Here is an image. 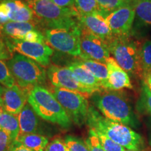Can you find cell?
<instances>
[{"mask_svg":"<svg viewBox=\"0 0 151 151\" xmlns=\"http://www.w3.org/2000/svg\"><path fill=\"white\" fill-rule=\"evenodd\" d=\"M29 91L16 84L11 88H4V109L6 112L18 116L26 104Z\"/></svg>","mask_w":151,"mask_h":151,"instance_id":"obj_15","label":"cell"},{"mask_svg":"<svg viewBox=\"0 0 151 151\" xmlns=\"http://www.w3.org/2000/svg\"><path fill=\"white\" fill-rule=\"evenodd\" d=\"M140 61L143 78L151 71V40L145 41L141 47Z\"/></svg>","mask_w":151,"mask_h":151,"instance_id":"obj_25","label":"cell"},{"mask_svg":"<svg viewBox=\"0 0 151 151\" xmlns=\"http://www.w3.org/2000/svg\"><path fill=\"white\" fill-rule=\"evenodd\" d=\"M27 101L36 113L43 120L65 129L70 127L71 121L65 109L52 92L45 87L37 86L30 89Z\"/></svg>","mask_w":151,"mask_h":151,"instance_id":"obj_4","label":"cell"},{"mask_svg":"<svg viewBox=\"0 0 151 151\" xmlns=\"http://www.w3.org/2000/svg\"><path fill=\"white\" fill-rule=\"evenodd\" d=\"M86 122L90 129L103 134L128 150L139 151L142 148L143 140L139 134L127 125L105 118L93 106L89 107Z\"/></svg>","mask_w":151,"mask_h":151,"instance_id":"obj_2","label":"cell"},{"mask_svg":"<svg viewBox=\"0 0 151 151\" xmlns=\"http://www.w3.org/2000/svg\"><path fill=\"white\" fill-rule=\"evenodd\" d=\"M10 51L22 55L35 60L43 67L50 65L53 50L46 43L29 42L22 39L1 37Z\"/></svg>","mask_w":151,"mask_h":151,"instance_id":"obj_9","label":"cell"},{"mask_svg":"<svg viewBox=\"0 0 151 151\" xmlns=\"http://www.w3.org/2000/svg\"><path fill=\"white\" fill-rule=\"evenodd\" d=\"M55 4L61 8L75 9L74 0H51Z\"/></svg>","mask_w":151,"mask_h":151,"instance_id":"obj_36","label":"cell"},{"mask_svg":"<svg viewBox=\"0 0 151 151\" xmlns=\"http://www.w3.org/2000/svg\"><path fill=\"white\" fill-rule=\"evenodd\" d=\"M150 72H151V71H150Z\"/></svg>","mask_w":151,"mask_h":151,"instance_id":"obj_45","label":"cell"},{"mask_svg":"<svg viewBox=\"0 0 151 151\" xmlns=\"http://www.w3.org/2000/svg\"><path fill=\"white\" fill-rule=\"evenodd\" d=\"M14 141L6 132L0 129V151H12Z\"/></svg>","mask_w":151,"mask_h":151,"instance_id":"obj_32","label":"cell"},{"mask_svg":"<svg viewBox=\"0 0 151 151\" xmlns=\"http://www.w3.org/2000/svg\"><path fill=\"white\" fill-rule=\"evenodd\" d=\"M31 21L37 22V19L24 0H3L0 1L1 24L8 22Z\"/></svg>","mask_w":151,"mask_h":151,"instance_id":"obj_12","label":"cell"},{"mask_svg":"<svg viewBox=\"0 0 151 151\" xmlns=\"http://www.w3.org/2000/svg\"><path fill=\"white\" fill-rule=\"evenodd\" d=\"M3 1V0H0V1Z\"/></svg>","mask_w":151,"mask_h":151,"instance_id":"obj_44","label":"cell"},{"mask_svg":"<svg viewBox=\"0 0 151 151\" xmlns=\"http://www.w3.org/2000/svg\"><path fill=\"white\" fill-rule=\"evenodd\" d=\"M92 130V129H91ZM93 131V130H92ZM94 132V131H93ZM101 143V146L106 151H125V148L120 146L118 143L113 141L112 139H109L106 136L104 135L103 134L99 132H94Z\"/></svg>","mask_w":151,"mask_h":151,"instance_id":"obj_27","label":"cell"},{"mask_svg":"<svg viewBox=\"0 0 151 151\" xmlns=\"http://www.w3.org/2000/svg\"><path fill=\"white\" fill-rule=\"evenodd\" d=\"M13 53L10 51L4 41L0 37V60H9L13 57Z\"/></svg>","mask_w":151,"mask_h":151,"instance_id":"obj_35","label":"cell"},{"mask_svg":"<svg viewBox=\"0 0 151 151\" xmlns=\"http://www.w3.org/2000/svg\"><path fill=\"white\" fill-rule=\"evenodd\" d=\"M15 82L6 62L0 60V83L6 88H11L14 86Z\"/></svg>","mask_w":151,"mask_h":151,"instance_id":"obj_29","label":"cell"},{"mask_svg":"<svg viewBox=\"0 0 151 151\" xmlns=\"http://www.w3.org/2000/svg\"><path fill=\"white\" fill-rule=\"evenodd\" d=\"M90 100L105 118L129 127L139 126V120L122 92L104 90L92 94Z\"/></svg>","mask_w":151,"mask_h":151,"instance_id":"obj_1","label":"cell"},{"mask_svg":"<svg viewBox=\"0 0 151 151\" xmlns=\"http://www.w3.org/2000/svg\"><path fill=\"white\" fill-rule=\"evenodd\" d=\"M106 65L108 69L109 77L105 90L119 91L123 88L133 89L129 75L117 63L114 58L110 57Z\"/></svg>","mask_w":151,"mask_h":151,"instance_id":"obj_16","label":"cell"},{"mask_svg":"<svg viewBox=\"0 0 151 151\" xmlns=\"http://www.w3.org/2000/svg\"><path fill=\"white\" fill-rule=\"evenodd\" d=\"M3 91L4 88L0 85V106L3 107Z\"/></svg>","mask_w":151,"mask_h":151,"instance_id":"obj_39","label":"cell"},{"mask_svg":"<svg viewBox=\"0 0 151 151\" xmlns=\"http://www.w3.org/2000/svg\"><path fill=\"white\" fill-rule=\"evenodd\" d=\"M1 24H0V37H1Z\"/></svg>","mask_w":151,"mask_h":151,"instance_id":"obj_41","label":"cell"},{"mask_svg":"<svg viewBox=\"0 0 151 151\" xmlns=\"http://www.w3.org/2000/svg\"><path fill=\"white\" fill-rule=\"evenodd\" d=\"M0 129L6 132L14 141L20 134L18 116L6 112L4 109L0 111Z\"/></svg>","mask_w":151,"mask_h":151,"instance_id":"obj_22","label":"cell"},{"mask_svg":"<svg viewBox=\"0 0 151 151\" xmlns=\"http://www.w3.org/2000/svg\"><path fill=\"white\" fill-rule=\"evenodd\" d=\"M110 53L117 63L129 76H141L140 50L137 43L129 36L113 37L107 43Z\"/></svg>","mask_w":151,"mask_h":151,"instance_id":"obj_6","label":"cell"},{"mask_svg":"<svg viewBox=\"0 0 151 151\" xmlns=\"http://www.w3.org/2000/svg\"><path fill=\"white\" fill-rule=\"evenodd\" d=\"M67 68L73 73L79 83L89 90L92 94L104 90L101 83L89 71L83 67L78 60L69 63Z\"/></svg>","mask_w":151,"mask_h":151,"instance_id":"obj_17","label":"cell"},{"mask_svg":"<svg viewBox=\"0 0 151 151\" xmlns=\"http://www.w3.org/2000/svg\"><path fill=\"white\" fill-rule=\"evenodd\" d=\"M79 25L108 43L114 37L104 17L99 14L77 16Z\"/></svg>","mask_w":151,"mask_h":151,"instance_id":"obj_14","label":"cell"},{"mask_svg":"<svg viewBox=\"0 0 151 151\" xmlns=\"http://www.w3.org/2000/svg\"><path fill=\"white\" fill-rule=\"evenodd\" d=\"M43 35L50 48L71 56H80V25L71 29H46Z\"/></svg>","mask_w":151,"mask_h":151,"instance_id":"obj_8","label":"cell"},{"mask_svg":"<svg viewBox=\"0 0 151 151\" xmlns=\"http://www.w3.org/2000/svg\"><path fill=\"white\" fill-rule=\"evenodd\" d=\"M47 76L55 88L80 92L86 97L92 94L89 90L79 83L73 73L67 67L50 66L47 70Z\"/></svg>","mask_w":151,"mask_h":151,"instance_id":"obj_13","label":"cell"},{"mask_svg":"<svg viewBox=\"0 0 151 151\" xmlns=\"http://www.w3.org/2000/svg\"><path fill=\"white\" fill-rule=\"evenodd\" d=\"M78 62L83 67L89 71L101 83V86L104 90L109 77V71L106 65L91 60L80 59Z\"/></svg>","mask_w":151,"mask_h":151,"instance_id":"obj_21","label":"cell"},{"mask_svg":"<svg viewBox=\"0 0 151 151\" xmlns=\"http://www.w3.org/2000/svg\"><path fill=\"white\" fill-rule=\"evenodd\" d=\"M16 141L34 151H45L48 144V138L39 134H20Z\"/></svg>","mask_w":151,"mask_h":151,"instance_id":"obj_20","label":"cell"},{"mask_svg":"<svg viewBox=\"0 0 151 151\" xmlns=\"http://www.w3.org/2000/svg\"><path fill=\"white\" fill-rule=\"evenodd\" d=\"M65 143L70 151H90L86 141L73 136H67L65 137Z\"/></svg>","mask_w":151,"mask_h":151,"instance_id":"obj_28","label":"cell"},{"mask_svg":"<svg viewBox=\"0 0 151 151\" xmlns=\"http://www.w3.org/2000/svg\"><path fill=\"white\" fill-rule=\"evenodd\" d=\"M41 27L37 21L31 22H8L1 24V37L23 39L24 36L35 29Z\"/></svg>","mask_w":151,"mask_h":151,"instance_id":"obj_18","label":"cell"},{"mask_svg":"<svg viewBox=\"0 0 151 151\" xmlns=\"http://www.w3.org/2000/svg\"><path fill=\"white\" fill-rule=\"evenodd\" d=\"M12 151H34L30 150V149L26 148L24 146H22L20 143H19L18 141L16 140L14 141V146H13Z\"/></svg>","mask_w":151,"mask_h":151,"instance_id":"obj_37","label":"cell"},{"mask_svg":"<svg viewBox=\"0 0 151 151\" xmlns=\"http://www.w3.org/2000/svg\"><path fill=\"white\" fill-rule=\"evenodd\" d=\"M150 145H151V136H150Z\"/></svg>","mask_w":151,"mask_h":151,"instance_id":"obj_43","label":"cell"},{"mask_svg":"<svg viewBox=\"0 0 151 151\" xmlns=\"http://www.w3.org/2000/svg\"><path fill=\"white\" fill-rule=\"evenodd\" d=\"M125 151H138V150H126Z\"/></svg>","mask_w":151,"mask_h":151,"instance_id":"obj_42","label":"cell"},{"mask_svg":"<svg viewBox=\"0 0 151 151\" xmlns=\"http://www.w3.org/2000/svg\"><path fill=\"white\" fill-rule=\"evenodd\" d=\"M74 6L78 15L99 14L103 16L104 13L96 0H74Z\"/></svg>","mask_w":151,"mask_h":151,"instance_id":"obj_24","label":"cell"},{"mask_svg":"<svg viewBox=\"0 0 151 151\" xmlns=\"http://www.w3.org/2000/svg\"><path fill=\"white\" fill-rule=\"evenodd\" d=\"M50 92L67 113L71 121L78 126L87 121L89 104L86 96L80 92L52 87Z\"/></svg>","mask_w":151,"mask_h":151,"instance_id":"obj_7","label":"cell"},{"mask_svg":"<svg viewBox=\"0 0 151 151\" xmlns=\"http://www.w3.org/2000/svg\"><path fill=\"white\" fill-rule=\"evenodd\" d=\"M22 40L29 41V42L46 43L45 36L41 32L40 29H35L29 32L24 36L23 39Z\"/></svg>","mask_w":151,"mask_h":151,"instance_id":"obj_34","label":"cell"},{"mask_svg":"<svg viewBox=\"0 0 151 151\" xmlns=\"http://www.w3.org/2000/svg\"><path fill=\"white\" fill-rule=\"evenodd\" d=\"M45 151H70L65 141L61 138H57L48 143Z\"/></svg>","mask_w":151,"mask_h":151,"instance_id":"obj_33","label":"cell"},{"mask_svg":"<svg viewBox=\"0 0 151 151\" xmlns=\"http://www.w3.org/2000/svg\"><path fill=\"white\" fill-rule=\"evenodd\" d=\"M139 105L143 110L151 115V92L143 83H142Z\"/></svg>","mask_w":151,"mask_h":151,"instance_id":"obj_30","label":"cell"},{"mask_svg":"<svg viewBox=\"0 0 151 151\" xmlns=\"http://www.w3.org/2000/svg\"><path fill=\"white\" fill-rule=\"evenodd\" d=\"M86 143L90 151H106L101 146L99 139L91 129H90L89 137L86 140Z\"/></svg>","mask_w":151,"mask_h":151,"instance_id":"obj_31","label":"cell"},{"mask_svg":"<svg viewBox=\"0 0 151 151\" xmlns=\"http://www.w3.org/2000/svg\"><path fill=\"white\" fill-rule=\"evenodd\" d=\"M29 103L26 104L18 115L20 134H37L40 120Z\"/></svg>","mask_w":151,"mask_h":151,"instance_id":"obj_19","label":"cell"},{"mask_svg":"<svg viewBox=\"0 0 151 151\" xmlns=\"http://www.w3.org/2000/svg\"><path fill=\"white\" fill-rule=\"evenodd\" d=\"M143 83L146 85L148 90L151 92V72L143 76Z\"/></svg>","mask_w":151,"mask_h":151,"instance_id":"obj_38","label":"cell"},{"mask_svg":"<svg viewBox=\"0 0 151 151\" xmlns=\"http://www.w3.org/2000/svg\"><path fill=\"white\" fill-rule=\"evenodd\" d=\"M32 10L38 23L46 29H71L79 25L76 9L61 8L51 0H24Z\"/></svg>","mask_w":151,"mask_h":151,"instance_id":"obj_3","label":"cell"},{"mask_svg":"<svg viewBox=\"0 0 151 151\" xmlns=\"http://www.w3.org/2000/svg\"><path fill=\"white\" fill-rule=\"evenodd\" d=\"M6 64L18 86L24 89L29 90L46 83L47 72L44 68L27 57L16 53Z\"/></svg>","mask_w":151,"mask_h":151,"instance_id":"obj_5","label":"cell"},{"mask_svg":"<svg viewBox=\"0 0 151 151\" xmlns=\"http://www.w3.org/2000/svg\"><path fill=\"white\" fill-rule=\"evenodd\" d=\"M126 1H129V2H131L132 4H135L138 1V0H126Z\"/></svg>","mask_w":151,"mask_h":151,"instance_id":"obj_40","label":"cell"},{"mask_svg":"<svg viewBox=\"0 0 151 151\" xmlns=\"http://www.w3.org/2000/svg\"><path fill=\"white\" fill-rule=\"evenodd\" d=\"M80 46L81 55L79 58L81 60H91L106 64L111 57L107 43L81 27Z\"/></svg>","mask_w":151,"mask_h":151,"instance_id":"obj_10","label":"cell"},{"mask_svg":"<svg viewBox=\"0 0 151 151\" xmlns=\"http://www.w3.org/2000/svg\"><path fill=\"white\" fill-rule=\"evenodd\" d=\"M96 1H97L99 7L103 11V16L124 6L128 4L135 5L126 0H96Z\"/></svg>","mask_w":151,"mask_h":151,"instance_id":"obj_26","label":"cell"},{"mask_svg":"<svg viewBox=\"0 0 151 151\" xmlns=\"http://www.w3.org/2000/svg\"><path fill=\"white\" fill-rule=\"evenodd\" d=\"M134 10L138 21L143 25L151 27V0H138Z\"/></svg>","mask_w":151,"mask_h":151,"instance_id":"obj_23","label":"cell"},{"mask_svg":"<svg viewBox=\"0 0 151 151\" xmlns=\"http://www.w3.org/2000/svg\"><path fill=\"white\" fill-rule=\"evenodd\" d=\"M103 17L113 36H129L135 19L134 5L124 6Z\"/></svg>","mask_w":151,"mask_h":151,"instance_id":"obj_11","label":"cell"}]
</instances>
